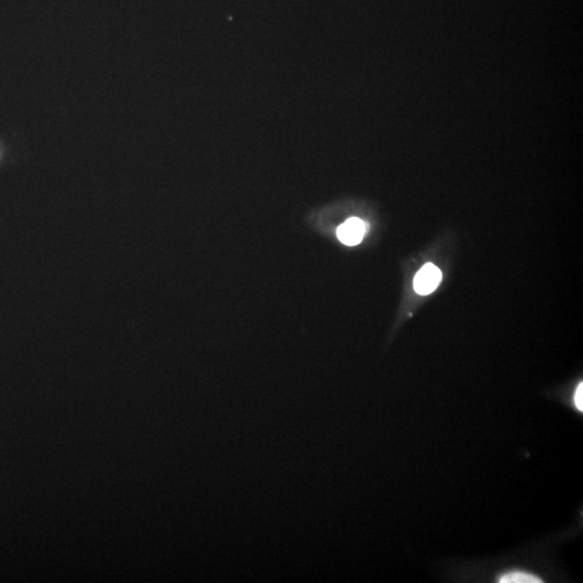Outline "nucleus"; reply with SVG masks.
I'll return each instance as SVG.
<instances>
[{
  "label": "nucleus",
  "mask_w": 583,
  "mask_h": 583,
  "mask_svg": "<svg viewBox=\"0 0 583 583\" xmlns=\"http://www.w3.org/2000/svg\"><path fill=\"white\" fill-rule=\"evenodd\" d=\"M583 385L582 382L578 385L577 387L576 391H574V407L577 408L578 412H580V414H582L583 412Z\"/></svg>",
  "instance_id": "4"
},
{
  "label": "nucleus",
  "mask_w": 583,
  "mask_h": 583,
  "mask_svg": "<svg viewBox=\"0 0 583 583\" xmlns=\"http://www.w3.org/2000/svg\"><path fill=\"white\" fill-rule=\"evenodd\" d=\"M441 281V270L433 264H426L415 275L414 288L420 295H429L437 290Z\"/></svg>",
  "instance_id": "1"
},
{
  "label": "nucleus",
  "mask_w": 583,
  "mask_h": 583,
  "mask_svg": "<svg viewBox=\"0 0 583 583\" xmlns=\"http://www.w3.org/2000/svg\"><path fill=\"white\" fill-rule=\"evenodd\" d=\"M498 582L502 583H539L542 582L539 577L524 570H510L499 577Z\"/></svg>",
  "instance_id": "3"
},
{
  "label": "nucleus",
  "mask_w": 583,
  "mask_h": 583,
  "mask_svg": "<svg viewBox=\"0 0 583 583\" xmlns=\"http://www.w3.org/2000/svg\"><path fill=\"white\" fill-rule=\"evenodd\" d=\"M366 227L363 220L353 218L340 225L338 229V237L346 245H357L365 235Z\"/></svg>",
  "instance_id": "2"
},
{
  "label": "nucleus",
  "mask_w": 583,
  "mask_h": 583,
  "mask_svg": "<svg viewBox=\"0 0 583 583\" xmlns=\"http://www.w3.org/2000/svg\"><path fill=\"white\" fill-rule=\"evenodd\" d=\"M3 157V147H1V144H0V159Z\"/></svg>",
  "instance_id": "5"
}]
</instances>
